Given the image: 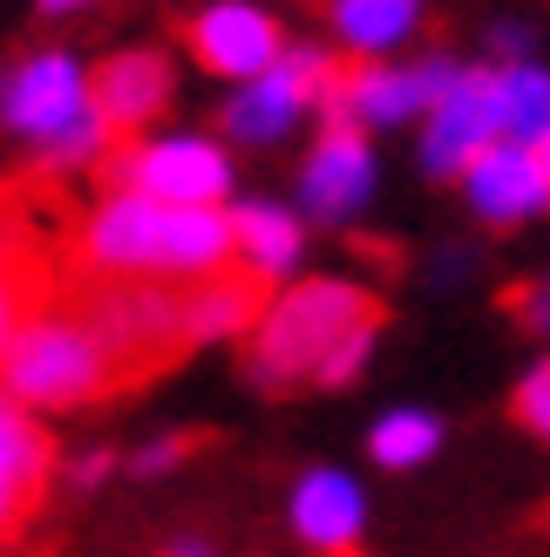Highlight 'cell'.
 Here are the masks:
<instances>
[{
  "mask_svg": "<svg viewBox=\"0 0 550 557\" xmlns=\"http://www.w3.org/2000/svg\"><path fill=\"white\" fill-rule=\"evenodd\" d=\"M388 299H374L367 286L347 278H299L265 306V320L245 341V374L265 395H292L299 381H320V368L334 360L353 333H380Z\"/></svg>",
  "mask_w": 550,
  "mask_h": 557,
  "instance_id": "1",
  "label": "cell"
},
{
  "mask_svg": "<svg viewBox=\"0 0 550 557\" xmlns=\"http://www.w3.org/2000/svg\"><path fill=\"white\" fill-rule=\"evenodd\" d=\"M0 387L27 408H89L109 395H129V381L116 368V354L102 347V333L62 299L14 333V347L0 354Z\"/></svg>",
  "mask_w": 550,
  "mask_h": 557,
  "instance_id": "2",
  "label": "cell"
},
{
  "mask_svg": "<svg viewBox=\"0 0 550 557\" xmlns=\"http://www.w3.org/2000/svg\"><path fill=\"white\" fill-rule=\"evenodd\" d=\"M102 190H150L163 205H217L232 190V163L217 144L177 136V144H109L96 163Z\"/></svg>",
  "mask_w": 550,
  "mask_h": 557,
  "instance_id": "3",
  "label": "cell"
},
{
  "mask_svg": "<svg viewBox=\"0 0 550 557\" xmlns=\"http://www.w3.org/2000/svg\"><path fill=\"white\" fill-rule=\"evenodd\" d=\"M177 41H184V54L198 69L232 75V82H252V75H265L286 54V27L272 21L265 8H252V0H217V8L190 14L177 27Z\"/></svg>",
  "mask_w": 550,
  "mask_h": 557,
  "instance_id": "4",
  "label": "cell"
},
{
  "mask_svg": "<svg viewBox=\"0 0 550 557\" xmlns=\"http://www.w3.org/2000/svg\"><path fill=\"white\" fill-rule=\"evenodd\" d=\"M503 136L497 116V75L489 69H455V82L442 89V102L428 109V144L422 163L435 177H470V163Z\"/></svg>",
  "mask_w": 550,
  "mask_h": 557,
  "instance_id": "5",
  "label": "cell"
},
{
  "mask_svg": "<svg viewBox=\"0 0 550 557\" xmlns=\"http://www.w3.org/2000/svg\"><path fill=\"white\" fill-rule=\"evenodd\" d=\"M374 190V150H367V123L361 116H340V109H326V129L307 157V171H299V205L313 218H353L367 205Z\"/></svg>",
  "mask_w": 550,
  "mask_h": 557,
  "instance_id": "6",
  "label": "cell"
},
{
  "mask_svg": "<svg viewBox=\"0 0 550 557\" xmlns=\"http://www.w3.org/2000/svg\"><path fill=\"white\" fill-rule=\"evenodd\" d=\"M171 102V62L163 54H109L89 75V116L109 129V144H136V129H150V116H163Z\"/></svg>",
  "mask_w": 550,
  "mask_h": 557,
  "instance_id": "7",
  "label": "cell"
},
{
  "mask_svg": "<svg viewBox=\"0 0 550 557\" xmlns=\"http://www.w3.org/2000/svg\"><path fill=\"white\" fill-rule=\"evenodd\" d=\"M470 205L489 218V225H524L530 211L550 205V190H543V171H537V150L530 144H516V136H497L476 163H470Z\"/></svg>",
  "mask_w": 550,
  "mask_h": 557,
  "instance_id": "8",
  "label": "cell"
},
{
  "mask_svg": "<svg viewBox=\"0 0 550 557\" xmlns=\"http://www.w3.org/2000/svg\"><path fill=\"white\" fill-rule=\"evenodd\" d=\"M82 109H89V82H82V69L68 62V54H35V62L14 75V89H8V123L27 129V136H41V144H54Z\"/></svg>",
  "mask_w": 550,
  "mask_h": 557,
  "instance_id": "9",
  "label": "cell"
},
{
  "mask_svg": "<svg viewBox=\"0 0 550 557\" xmlns=\"http://www.w3.org/2000/svg\"><path fill=\"white\" fill-rule=\"evenodd\" d=\"M292 531L307 537L320 557H361V490H353L340 469H313V476H299Z\"/></svg>",
  "mask_w": 550,
  "mask_h": 557,
  "instance_id": "10",
  "label": "cell"
},
{
  "mask_svg": "<svg viewBox=\"0 0 550 557\" xmlns=\"http://www.w3.org/2000/svg\"><path fill=\"white\" fill-rule=\"evenodd\" d=\"M320 14L334 21L347 54H380L422 27V0H326Z\"/></svg>",
  "mask_w": 550,
  "mask_h": 557,
  "instance_id": "11",
  "label": "cell"
},
{
  "mask_svg": "<svg viewBox=\"0 0 550 557\" xmlns=\"http://www.w3.org/2000/svg\"><path fill=\"white\" fill-rule=\"evenodd\" d=\"M54 225L68 232V190H54L48 171L27 177V184H0V252L41 245Z\"/></svg>",
  "mask_w": 550,
  "mask_h": 557,
  "instance_id": "12",
  "label": "cell"
},
{
  "mask_svg": "<svg viewBox=\"0 0 550 557\" xmlns=\"http://www.w3.org/2000/svg\"><path fill=\"white\" fill-rule=\"evenodd\" d=\"M232 245H238L245 265H259V272L279 278L299 259V218L279 211V205H238L232 211Z\"/></svg>",
  "mask_w": 550,
  "mask_h": 557,
  "instance_id": "13",
  "label": "cell"
},
{
  "mask_svg": "<svg viewBox=\"0 0 550 557\" xmlns=\"http://www.w3.org/2000/svg\"><path fill=\"white\" fill-rule=\"evenodd\" d=\"M497 116H503V136H516V144H537V136L550 129V75L543 69H503L497 75Z\"/></svg>",
  "mask_w": 550,
  "mask_h": 557,
  "instance_id": "14",
  "label": "cell"
},
{
  "mask_svg": "<svg viewBox=\"0 0 550 557\" xmlns=\"http://www.w3.org/2000/svg\"><path fill=\"white\" fill-rule=\"evenodd\" d=\"M367 449H374L380 469H415V462H428L435 449H442V422L422 414V408H401V414H388V422H374Z\"/></svg>",
  "mask_w": 550,
  "mask_h": 557,
  "instance_id": "15",
  "label": "cell"
},
{
  "mask_svg": "<svg viewBox=\"0 0 550 557\" xmlns=\"http://www.w3.org/2000/svg\"><path fill=\"white\" fill-rule=\"evenodd\" d=\"M510 422L524 429V435H537V442H550V360H537V368L516 381V395H510Z\"/></svg>",
  "mask_w": 550,
  "mask_h": 557,
  "instance_id": "16",
  "label": "cell"
},
{
  "mask_svg": "<svg viewBox=\"0 0 550 557\" xmlns=\"http://www.w3.org/2000/svg\"><path fill=\"white\" fill-rule=\"evenodd\" d=\"M503 306L516 320H524L530 333H550V278H530V286H510L503 293Z\"/></svg>",
  "mask_w": 550,
  "mask_h": 557,
  "instance_id": "17",
  "label": "cell"
},
{
  "mask_svg": "<svg viewBox=\"0 0 550 557\" xmlns=\"http://www.w3.org/2000/svg\"><path fill=\"white\" fill-rule=\"evenodd\" d=\"M35 510H41V496H27L21 483L0 476V544H14V537L27 531V517H35Z\"/></svg>",
  "mask_w": 550,
  "mask_h": 557,
  "instance_id": "18",
  "label": "cell"
},
{
  "mask_svg": "<svg viewBox=\"0 0 550 557\" xmlns=\"http://www.w3.org/2000/svg\"><path fill=\"white\" fill-rule=\"evenodd\" d=\"M198 442H204V435H163L157 449H136V456H129V469H136V476H163V469L184 462L190 449H198Z\"/></svg>",
  "mask_w": 550,
  "mask_h": 557,
  "instance_id": "19",
  "label": "cell"
},
{
  "mask_svg": "<svg viewBox=\"0 0 550 557\" xmlns=\"http://www.w3.org/2000/svg\"><path fill=\"white\" fill-rule=\"evenodd\" d=\"M163 557H217V550H204L198 537H177V544H171V550H163Z\"/></svg>",
  "mask_w": 550,
  "mask_h": 557,
  "instance_id": "20",
  "label": "cell"
},
{
  "mask_svg": "<svg viewBox=\"0 0 550 557\" xmlns=\"http://www.w3.org/2000/svg\"><path fill=\"white\" fill-rule=\"evenodd\" d=\"M102 469H109V456H89V462H75V483H96Z\"/></svg>",
  "mask_w": 550,
  "mask_h": 557,
  "instance_id": "21",
  "label": "cell"
},
{
  "mask_svg": "<svg viewBox=\"0 0 550 557\" xmlns=\"http://www.w3.org/2000/svg\"><path fill=\"white\" fill-rule=\"evenodd\" d=\"M530 150H537V171H543V190H550V129L537 136V144H530Z\"/></svg>",
  "mask_w": 550,
  "mask_h": 557,
  "instance_id": "22",
  "label": "cell"
},
{
  "mask_svg": "<svg viewBox=\"0 0 550 557\" xmlns=\"http://www.w3.org/2000/svg\"><path fill=\"white\" fill-rule=\"evenodd\" d=\"M62 8H82V0H41V14H62Z\"/></svg>",
  "mask_w": 550,
  "mask_h": 557,
  "instance_id": "23",
  "label": "cell"
},
{
  "mask_svg": "<svg viewBox=\"0 0 550 557\" xmlns=\"http://www.w3.org/2000/svg\"><path fill=\"white\" fill-rule=\"evenodd\" d=\"M0 109H8V96H0Z\"/></svg>",
  "mask_w": 550,
  "mask_h": 557,
  "instance_id": "24",
  "label": "cell"
}]
</instances>
